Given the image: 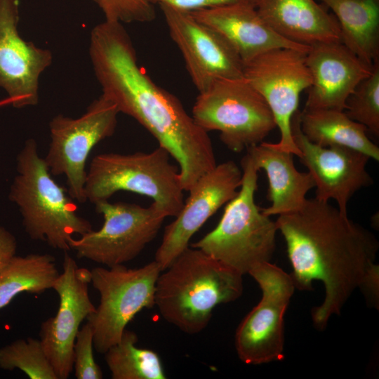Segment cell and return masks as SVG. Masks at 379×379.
I'll return each instance as SVG.
<instances>
[{"label": "cell", "mask_w": 379, "mask_h": 379, "mask_svg": "<svg viewBox=\"0 0 379 379\" xmlns=\"http://www.w3.org/2000/svg\"><path fill=\"white\" fill-rule=\"evenodd\" d=\"M277 230L284 238L295 288L312 289L313 281L325 288L321 305L312 309L314 325L326 328L353 292L361 289L378 302L379 243L373 233L349 219L336 207L307 199L297 211L278 215Z\"/></svg>", "instance_id": "obj_1"}, {"label": "cell", "mask_w": 379, "mask_h": 379, "mask_svg": "<svg viewBox=\"0 0 379 379\" xmlns=\"http://www.w3.org/2000/svg\"><path fill=\"white\" fill-rule=\"evenodd\" d=\"M89 56L102 94L119 113L141 124L177 162L184 191L217 165L208 132L179 99L155 84L138 63L123 24L105 20L91 32Z\"/></svg>", "instance_id": "obj_2"}, {"label": "cell", "mask_w": 379, "mask_h": 379, "mask_svg": "<svg viewBox=\"0 0 379 379\" xmlns=\"http://www.w3.org/2000/svg\"><path fill=\"white\" fill-rule=\"evenodd\" d=\"M243 289V274L189 246L159 274L154 305L167 322L196 334L208 326L217 305L235 301Z\"/></svg>", "instance_id": "obj_3"}, {"label": "cell", "mask_w": 379, "mask_h": 379, "mask_svg": "<svg viewBox=\"0 0 379 379\" xmlns=\"http://www.w3.org/2000/svg\"><path fill=\"white\" fill-rule=\"evenodd\" d=\"M16 169L9 199L19 208L26 233L32 240L69 251L73 236L89 232L92 225L78 214L76 201L67 189L52 178L34 139L25 141L17 157Z\"/></svg>", "instance_id": "obj_4"}, {"label": "cell", "mask_w": 379, "mask_h": 379, "mask_svg": "<svg viewBox=\"0 0 379 379\" xmlns=\"http://www.w3.org/2000/svg\"><path fill=\"white\" fill-rule=\"evenodd\" d=\"M241 167L243 177L238 194L226 204L217 226L192 247L244 275L270 262L278 230L275 221L255 204L259 170L248 153L242 158Z\"/></svg>", "instance_id": "obj_5"}, {"label": "cell", "mask_w": 379, "mask_h": 379, "mask_svg": "<svg viewBox=\"0 0 379 379\" xmlns=\"http://www.w3.org/2000/svg\"><path fill=\"white\" fill-rule=\"evenodd\" d=\"M119 191L151 198L166 217H175L185 201L179 168L160 147L149 152L103 153L93 158L84 187L86 201H107Z\"/></svg>", "instance_id": "obj_6"}, {"label": "cell", "mask_w": 379, "mask_h": 379, "mask_svg": "<svg viewBox=\"0 0 379 379\" xmlns=\"http://www.w3.org/2000/svg\"><path fill=\"white\" fill-rule=\"evenodd\" d=\"M192 117L206 132L219 131L237 153L260 144L277 127L266 101L244 77L220 79L199 92Z\"/></svg>", "instance_id": "obj_7"}, {"label": "cell", "mask_w": 379, "mask_h": 379, "mask_svg": "<svg viewBox=\"0 0 379 379\" xmlns=\"http://www.w3.org/2000/svg\"><path fill=\"white\" fill-rule=\"evenodd\" d=\"M161 272L155 260L139 268L118 265L91 270V283L99 292L100 300L86 320L92 327L94 348L98 353L104 354L119 341L139 312L154 306L155 286Z\"/></svg>", "instance_id": "obj_8"}, {"label": "cell", "mask_w": 379, "mask_h": 379, "mask_svg": "<svg viewBox=\"0 0 379 379\" xmlns=\"http://www.w3.org/2000/svg\"><path fill=\"white\" fill-rule=\"evenodd\" d=\"M119 111L102 93L76 119L59 114L49 122L51 142L44 160L52 175H65L69 196L86 198V161L93 148L115 132Z\"/></svg>", "instance_id": "obj_9"}, {"label": "cell", "mask_w": 379, "mask_h": 379, "mask_svg": "<svg viewBox=\"0 0 379 379\" xmlns=\"http://www.w3.org/2000/svg\"><path fill=\"white\" fill-rule=\"evenodd\" d=\"M103 217L101 228L69 241L78 258L108 267L135 258L157 235L166 215L153 202L147 207L102 201L95 204Z\"/></svg>", "instance_id": "obj_10"}, {"label": "cell", "mask_w": 379, "mask_h": 379, "mask_svg": "<svg viewBox=\"0 0 379 379\" xmlns=\"http://www.w3.org/2000/svg\"><path fill=\"white\" fill-rule=\"evenodd\" d=\"M248 274L258 284L262 298L236 330L237 355L246 364L281 361L284 358V317L295 288L292 277L270 262L256 266Z\"/></svg>", "instance_id": "obj_11"}, {"label": "cell", "mask_w": 379, "mask_h": 379, "mask_svg": "<svg viewBox=\"0 0 379 379\" xmlns=\"http://www.w3.org/2000/svg\"><path fill=\"white\" fill-rule=\"evenodd\" d=\"M306 53L292 48L274 49L245 63L243 71L244 79L266 101L279 129L280 140L274 146L298 157L300 151L293 138L291 121L300 93L312 83Z\"/></svg>", "instance_id": "obj_12"}, {"label": "cell", "mask_w": 379, "mask_h": 379, "mask_svg": "<svg viewBox=\"0 0 379 379\" xmlns=\"http://www.w3.org/2000/svg\"><path fill=\"white\" fill-rule=\"evenodd\" d=\"M159 7L171 38L180 51L199 92L220 79L244 77V62L219 32L197 20L190 12L166 5Z\"/></svg>", "instance_id": "obj_13"}, {"label": "cell", "mask_w": 379, "mask_h": 379, "mask_svg": "<svg viewBox=\"0 0 379 379\" xmlns=\"http://www.w3.org/2000/svg\"><path fill=\"white\" fill-rule=\"evenodd\" d=\"M91 270L79 267L65 252L62 272L52 288L59 297L55 317L42 322L40 341L58 379H67L73 371V348L81 322L95 311L88 293Z\"/></svg>", "instance_id": "obj_14"}, {"label": "cell", "mask_w": 379, "mask_h": 379, "mask_svg": "<svg viewBox=\"0 0 379 379\" xmlns=\"http://www.w3.org/2000/svg\"><path fill=\"white\" fill-rule=\"evenodd\" d=\"M242 177L241 168L234 161H227L197 180L179 213L165 227L154 258L161 271L189 247L191 238L201 227L237 196Z\"/></svg>", "instance_id": "obj_15"}, {"label": "cell", "mask_w": 379, "mask_h": 379, "mask_svg": "<svg viewBox=\"0 0 379 379\" xmlns=\"http://www.w3.org/2000/svg\"><path fill=\"white\" fill-rule=\"evenodd\" d=\"M299 113L298 110L292 118L291 131L300 151V162L314 180L315 199L325 202L333 199L339 211L347 215V204L352 197L373 183L366 170L370 157L345 147H321L312 143L301 131Z\"/></svg>", "instance_id": "obj_16"}, {"label": "cell", "mask_w": 379, "mask_h": 379, "mask_svg": "<svg viewBox=\"0 0 379 379\" xmlns=\"http://www.w3.org/2000/svg\"><path fill=\"white\" fill-rule=\"evenodd\" d=\"M18 8V0H0V88L19 109L38 104L39 78L53 54L20 35Z\"/></svg>", "instance_id": "obj_17"}, {"label": "cell", "mask_w": 379, "mask_h": 379, "mask_svg": "<svg viewBox=\"0 0 379 379\" xmlns=\"http://www.w3.org/2000/svg\"><path fill=\"white\" fill-rule=\"evenodd\" d=\"M305 62L312 83L307 88L305 109L345 111L348 97L371 74L373 67L359 58L342 42L310 46Z\"/></svg>", "instance_id": "obj_18"}, {"label": "cell", "mask_w": 379, "mask_h": 379, "mask_svg": "<svg viewBox=\"0 0 379 379\" xmlns=\"http://www.w3.org/2000/svg\"><path fill=\"white\" fill-rule=\"evenodd\" d=\"M190 13L219 32L244 65L274 49L292 48L306 53L310 49V46L292 42L277 34L260 15L255 6L241 0Z\"/></svg>", "instance_id": "obj_19"}, {"label": "cell", "mask_w": 379, "mask_h": 379, "mask_svg": "<svg viewBox=\"0 0 379 379\" xmlns=\"http://www.w3.org/2000/svg\"><path fill=\"white\" fill-rule=\"evenodd\" d=\"M262 19L284 38L304 46L342 42L334 16L314 0H258Z\"/></svg>", "instance_id": "obj_20"}, {"label": "cell", "mask_w": 379, "mask_h": 379, "mask_svg": "<svg viewBox=\"0 0 379 379\" xmlns=\"http://www.w3.org/2000/svg\"><path fill=\"white\" fill-rule=\"evenodd\" d=\"M258 170L266 172L271 205L261 208L267 215H282L300 208L307 193L315 187L311 174L298 171L293 154L276 147L274 143L262 142L246 149Z\"/></svg>", "instance_id": "obj_21"}, {"label": "cell", "mask_w": 379, "mask_h": 379, "mask_svg": "<svg viewBox=\"0 0 379 379\" xmlns=\"http://www.w3.org/2000/svg\"><path fill=\"white\" fill-rule=\"evenodd\" d=\"M334 13L341 41L369 65L379 60V0H319Z\"/></svg>", "instance_id": "obj_22"}, {"label": "cell", "mask_w": 379, "mask_h": 379, "mask_svg": "<svg viewBox=\"0 0 379 379\" xmlns=\"http://www.w3.org/2000/svg\"><path fill=\"white\" fill-rule=\"evenodd\" d=\"M299 118L301 131L312 143L351 148L379 160V148L367 136V128L350 119L345 111L304 109Z\"/></svg>", "instance_id": "obj_23"}, {"label": "cell", "mask_w": 379, "mask_h": 379, "mask_svg": "<svg viewBox=\"0 0 379 379\" xmlns=\"http://www.w3.org/2000/svg\"><path fill=\"white\" fill-rule=\"evenodd\" d=\"M59 274L51 254L15 255L0 270V309L19 293L40 294L52 288Z\"/></svg>", "instance_id": "obj_24"}, {"label": "cell", "mask_w": 379, "mask_h": 379, "mask_svg": "<svg viewBox=\"0 0 379 379\" xmlns=\"http://www.w3.org/2000/svg\"><path fill=\"white\" fill-rule=\"evenodd\" d=\"M137 334L126 328L119 341L104 354L112 379H165L157 352L136 346Z\"/></svg>", "instance_id": "obj_25"}, {"label": "cell", "mask_w": 379, "mask_h": 379, "mask_svg": "<svg viewBox=\"0 0 379 379\" xmlns=\"http://www.w3.org/2000/svg\"><path fill=\"white\" fill-rule=\"evenodd\" d=\"M0 368H18L30 379H58L40 340H17L0 348Z\"/></svg>", "instance_id": "obj_26"}, {"label": "cell", "mask_w": 379, "mask_h": 379, "mask_svg": "<svg viewBox=\"0 0 379 379\" xmlns=\"http://www.w3.org/2000/svg\"><path fill=\"white\" fill-rule=\"evenodd\" d=\"M345 112L378 138L379 60L374 62L371 74L364 79L348 97Z\"/></svg>", "instance_id": "obj_27"}, {"label": "cell", "mask_w": 379, "mask_h": 379, "mask_svg": "<svg viewBox=\"0 0 379 379\" xmlns=\"http://www.w3.org/2000/svg\"><path fill=\"white\" fill-rule=\"evenodd\" d=\"M101 9L106 21L121 24L149 22L156 17L149 0H93Z\"/></svg>", "instance_id": "obj_28"}, {"label": "cell", "mask_w": 379, "mask_h": 379, "mask_svg": "<svg viewBox=\"0 0 379 379\" xmlns=\"http://www.w3.org/2000/svg\"><path fill=\"white\" fill-rule=\"evenodd\" d=\"M93 331L89 323L79 329L73 348V370L77 379H101L102 372L93 355Z\"/></svg>", "instance_id": "obj_29"}, {"label": "cell", "mask_w": 379, "mask_h": 379, "mask_svg": "<svg viewBox=\"0 0 379 379\" xmlns=\"http://www.w3.org/2000/svg\"><path fill=\"white\" fill-rule=\"evenodd\" d=\"M153 4L166 5L187 12L230 4L239 0H149Z\"/></svg>", "instance_id": "obj_30"}, {"label": "cell", "mask_w": 379, "mask_h": 379, "mask_svg": "<svg viewBox=\"0 0 379 379\" xmlns=\"http://www.w3.org/2000/svg\"><path fill=\"white\" fill-rule=\"evenodd\" d=\"M15 237L0 224V270L15 255Z\"/></svg>", "instance_id": "obj_31"}, {"label": "cell", "mask_w": 379, "mask_h": 379, "mask_svg": "<svg viewBox=\"0 0 379 379\" xmlns=\"http://www.w3.org/2000/svg\"><path fill=\"white\" fill-rule=\"evenodd\" d=\"M241 1L248 2V3L253 5L254 6H256L257 2L258 1V0H241Z\"/></svg>", "instance_id": "obj_32"}]
</instances>
